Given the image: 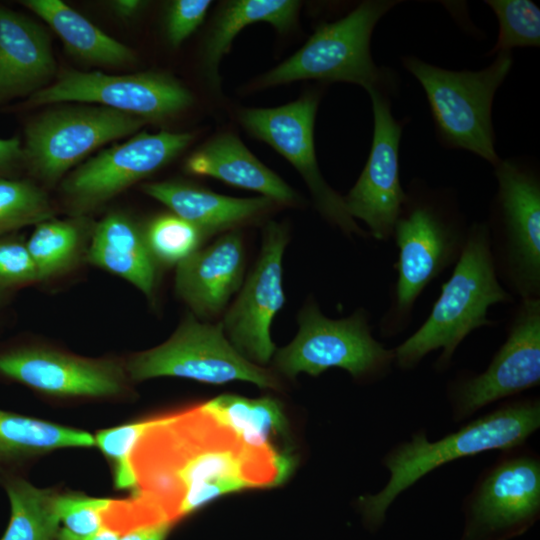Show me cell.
Segmentation results:
<instances>
[{
  "label": "cell",
  "mask_w": 540,
  "mask_h": 540,
  "mask_svg": "<svg viewBox=\"0 0 540 540\" xmlns=\"http://www.w3.org/2000/svg\"><path fill=\"white\" fill-rule=\"evenodd\" d=\"M132 464L137 493L175 523L213 499L282 483L289 466L247 447L203 405L155 417Z\"/></svg>",
  "instance_id": "cell-1"
},
{
  "label": "cell",
  "mask_w": 540,
  "mask_h": 540,
  "mask_svg": "<svg viewBox=\"0 0 540 540\" xmlns=\"http://www.w3.org/2000/svg\"><path fill=\"white\" fill-rule=\"evenodd\" d=\"M469 226L455 188L431 186L418 177L409 182L391 236L398 249L397 276L379 321L381 337L408 329L423 291L459 260Z\"/></svg>",
  "instance_id": "cell-2"
},
{
  "label": "cell",
  "mask_w": 540,
  "mask_h": 540,
  "mask_svg": "<svg viewBox=\"0 0 540 540\" xmlns=\"http://www.w3.org/2000/svg\"><path fill=\"white\" fill-rule=\"evenodd\" d=\"M539 427V398L514 397L439 440L430 441L424 429L414 432L383 456L382 465L389 472L385 486L358 498L364 522L370 529L381 526L396 498L435 469L483 452L522 446Z\"/></svg>",
  "instance_id": "cell-3"
},
{
  "label": "cell",
  "mask_w": 540,
  "mask_h": 540,
  "mask_svg": "<svg viewBox=\"0 0 540 540\" xmlns=\"http://www.w3.org/2000/svg\"><path fill=\"white\" fill-rule=\"evenodd\" d=\"M515 300L496 275L485 221L472 222L465 248L427 318L394 348V365L412 370L429 353L441 350L434 368L444 372L468 335L483 327L497 326L488 316L489 309Z\"/></svg>",
  "instance_id": "cell-4"
},
{
  "label": "cell",
  "mask_w": 540,
  "mask_h": 540,
  "mask_svg": "<svg viewBox=\"0 0 540 540\" xmlns=\"http://www.w3.org/2000/svg\"><path fill=\"white\" fill-rule=\"evenodd\" d=\"M401 63L425 92L439 143L473 153L494 166L500 157L492 107L512 69V52L497 53L489 66L477 71L445 69L414 55L402 56Z\"/></svg>",
  "instance_id": "cell-5"
},
{
  "label": "cell",
  "mask_w": 540,
  "mask_h": 540,
  "mask_svg": "<svg viewBox=\"0 0 540 540\" xmlns=\"http://www.w3.org/2000/svg\"><path fill=\"white\" fill-rule=\"evenodd\" d=\"M497 183L485 221L496 275L518 300L540 299V170L528 157L493 166Z\"/></svg>",
  "instance_id": "cell-6"
},
{
  "label": "cell",
  "mask_w": 540,
  "mask_h": 540,
  "mask_svg": "<svg viewBox=\"0 0 540 540\" xmlns=\"http://www.w3.org/2000/svg\"><path fill=\"white\" fill-rule=\"evenodd\" d=\"M400 2L366 0L343 18L321 24L295 54L266 73L259 84L314 79L352 83L365 90L378 88L393 95L398 90V75L375 64L370 42L377 23Z\"/></svg>",
  "instance_id": "cell-7"
},
{
  "label": "cell",
  "mask_w": 540,
  "mask_h": 540,
  "mask_svg": "<svg viewBox=\"0 0 540 540\" xmlns=\"http://www.w3.org/2000/svg\"><path fill=\"white\" fill-rule=\"evenodd\" d=\"M394 364V348L373 337L367 310L359 308L346 318L331 319L315 303L304 308L296 337L275 356L277 369L291 378L300 372L318 376L340 368L355 380L376 382L387 377Z\"/></svg>",
  "instance_id": "cell-8"
},
{
  "label": "cell",
  "mask_w": 540,
  "mask_h": 540,
  "mask_svg": "<svg viewBox=\"0 0 540 540\" xmlns=\"http://www.w3.org/2000/svg\"><path fill=\"white\" fill-rule=\"evenodd\" d=\"M147 122L94 104L46 109L25 128L23 162L47 183H55L96 149L135 134Z\"/></svg>",
  "instance_id": "cell-9"
},
{
  "label": "cell",
  "mask_w": 540,
  "mask_h": 540,
  "mask_svg": "<svg viewBox=\"0 0 540 540\" xmlns=\"http://www.w3.org/2000/svg\"><path fill=\"white\" fill-rule=\"evenodd\" d=\"M460 540H509L540 515V457L526 444L502 451L463 502Z\"/></svg>",
  "instance_id": "cell-10"
},
{
  "label": "cell",
  "mask_w": 540,
  "mask_h": 540,
  "mask_svg": "<svg viewBox=\"0 0 540 540\" xmlns=\"http://www.w3.org/2000/svg\"><path fill=\"white\" fill-rule=\"evenodd\" d=\"M125 369L132 381L171 376L211 384L248 381L277 388L276 378L243 357L225 335L222 323L212 325L187 317L163 344L133 355Z\"/></svg>",
  "instance_id": "cell-11"
},
{
  "label": "cell",
  "mask_w": 540,
  "mask_h": 540,
  "mask_svg": "<svg viewBox=\"0 0 540 540\" xmlns=\"http://www.w3.org/2000/svg\"><path fill=\"white\" fill-rule=\"evenodd\" d=\"M540 384V299L519 300L504 342L482 372L462 370L448 381L452 418L461 422L484 407Z\"/></svg>",
  "instance_id": "cell-12"
},
{
  "label": "cell",
  "mask_w": 540,
  "mask_h": 540,
  "mask_svg": "<svg viewBox=\"0 0 540 540\" xmlns=\"http://www.w3.org/2000/svg\"><path fill=\"white\" fill-rule=\"evenodd\" d=\"M192 102L190 91L164 73L111 75L101 71L66 70L53 83L28 97L27 105L94 104L148 123L177 115Z\"/></svg>",
  "instance_id": "cell-13"
},
{
  "label": "cell",
  "mask_w": 540,
  "mask_h": 540,
  "mask_svg": "<svg viewBox=\"0 0 540 540\" xmlns=\"http://www.w3.org/2000/svg\"><path fill=\"white\" fill-rule=\"evenodd\" d=\"M192 138L169 131L136 133L75 167L64 177L61 192L77 213L92 210L169 163Z\"/></svg>",
  "instance_id": "cell-14"
},
{
  "label": "cell",
  "mask_w": 540,
  "mask_h": 540,
  "mask_svg": "<svg viewBox=\"0 0 540 540\" xmlns=\"http://www.w3.org/2000/svg\"><path fill=\"white\" fill-rule=\"evenodd\" d=\"M318 103L316 94H306L275 108L244 109L239 118L249 133L269 144L297 169L324 218L346 234L370 236L347 213L343 197L328 185L320 172L314 147Z\"/></svg>",
  "instance_id": "cell-15"
},
{
  "label": "cell",
  "mask_w": 540,
  "mask_h": 540,
  "mask_svg": "<svg viewBox=\"0 0 540 540\" xmlns=\"http://www.w3.org/2000/svg\"><path fill=\"white\" fill-rule=\"evenodd\" d=\"M373 111V137L366 164L354 186L343 196L347 213L363 221L378 241L391 239L393 226L405 199L400 181L399 149L407 118L391 112V96L378 88L366 90Z\"/></svg>",
  "instance_id": "cell-16"
},
{
  "label": "cell",
  "mask_w": 540,
  "mask_h": 540,
  "mask_svg": "<svg viewBox=\"0 0 540 540\" xmlns=\"http://www.w3.org/2000/svg\"><path fill=\"white\" fill-rule=\"evenodd\" d=\"M286 242L285 230L269 223L257 264L222 322L230 343L252 363L266 364L275 351L270 327L285 303L282 257Z\"/></svg>",
  "instance_id": "cell-17"
},
{
  "label": "cell",
  "mask_w": 540,
  "mask_h": 540,
  "mask_svg": "<svg viewBox=\"0 0 540 540\" xmlns=\"http://www.w3.org/2000/svg\"><path fill=\"white\" fill-rule=\"evenodd\" d=\"M0 374L36 391L61 397H110L126 389L127 372L118 361L92 359L28 347L0 354Z\"/></svg>",
  "instance_id": "cell-18"
},
{
  "label": "cell",
  "mask_w": 540,
  "mask_h": 540,
  "mask_svg": "<svg viewBox=\"0 0 540 540\" xmlns=\"http://www.w3.org/2000/svg\"><path fill=\"white\" fill-rule=\"evenodd\" d=\"M55 72L48 33L26 15L0 5V106L45 88Z\"/></svg>",
  "instance_id": "cell-19"
},
{
  "label": "cell",
  "mask_w": 540,
  "mask_h": 540,
  "mask_svg": "<svg viewBox=\"0 0 540 540\" xmlns=\"http://www.w3.org/2000/svg\"><path fill=\"white\" fill-rule=\"evenodd\" d=\"M244 267L239 234L228 233L177 265V294L199 316L218 314L240 287Z\"/></svg>",
  "instance_id": "cell-20"
},
{
  "label": "cell",
  "mask_w": 540,
  "mask_h": 540,
  "mask_svg": "<svg viewBox=\"0 0 540 540\" xmlns=\"http://www.w3.org/2000/svg\"><path fill=\"white\" fill-rule=\"evenodd\" d=\"M87 260L111 272L151 297L156 284V261L143 229L127 214L111 212L93 228Z\"/></svg>",
  "instance_id": "cell-21"
},
{
  "label": "cell",
  "mask_w": 540,
  "mask_h": 540,
  "mask_svg": "<svg viewBox=\"0 0 540 540\" xmlns=\"http://www.w3.org/2000/svg\"><path fill=\"white\" fill-rule=\"evenodd\" d=\"M194 175L210 176L230 185L261 193L272 201L289 203L296 194L262 164L233 134H221L197 149L185 163Z\"/></svg>",
  "instance_id": "cell-22"
},
{
  "label": "cell",
  "mask_w": 540,
  "mask_h": 540,
  "mask_svg": "<svg viewBox=\"0 0 540 540\" xmlns=\"http://www.w3.org/2000/svg\"><path fill=\"white\" fill-rule=\"evenodd\" d=\"M203 407L251 451L294 466L287 421L276 400L221 395L204 403Z\"/></svg>",
  "instance_id": "cell-23"
},
{
  "label": "cell",
  "mask_w": 540,
  "mask_h": 540,
  "mask_svg": "<svg viewBox=\"0 0 540 540\" xmlns=\"http://www.w3.org/2000/svg\"><path fill=\"white\" fill-rule=\"evenodd\" d=\"M142 190L204 234L245 221L267 209L273 202L264 196L229 197L172 181L147 183Z\"/></svg>",
  "instance_id": "cell-24"
},
{
  "label": "cell",
  "mask_w": 540,
  "mask_h": 540,
  "mask_svg": "<svg viewBox=\"0 0 540 540\" xmlns=\"http://www.w3.org/2000/svg\"><path fill=\"white\" fill-rule=\"evenodd\" d=\"M21 4L48 24L69 54L85 63L124 66L136 60L133 50L61 0H24Z\"/></svg>",
  "instance_id": "cell-25"
},
{
  "label": "cell",
  "mask_w": 540,
  "mask_h": 540,
  "mask_svg": "<svg viewBox=\"0 0 540 540\" xmlns=\"http://www.w3.org/2000/svg\"><path fill=\"white\" fill-rule=\"evenodd\" d=\"M93 446L95 439L86 431L0 410V465L56 449Z\"/></svg>",
  "instance_id": "cell-26"
},
{
  "label": "cell",
  "mask_w": 540,
  "mask_h": 540,
  "mask_svg": "<svg viewBox=\"0 0 540 540\" xmlns=\"http://www.w3.org/2000/svg\"><path fill=\"white\" fill-rule=\"evenodd\" d=\"M293 0H235L229 1L219 13L205 48V64L210 77L215 80L223 55L243 27L266 22L278 31L292 26L300 8Z\"/></svg>",
  "instance_id": "cell-27"
},
{
  "label": "cell",
  "mask_w": 540,
  "mask_h": 540,
  "mask_svg": "<svg viewBox=\"0 0 540 540\" xmlns=\"http://www.w3.org/2000/svg\"><path fill=\"white\" fill-rule=\"evenodd\" d=\"M11 513L0 540H56L60 520L56 501L58 492L41 489L19 477H6Z\"/></svg>",
  "instance_id": "cell-28"
},
{
  "label": "cell",
  "mask_w": 540,
  "mask_h": 540,
  "mask_svg": "<svg viewBox=\"0 0 540 540\" xmlns=\"http://www.w3.org/2000/svg\"><path fill=\"white\" fill-rule=\"evenodd\" d=\"M85 219L45 220L37 225L26 242L37 281L67 272L79 259L84 240Z\"/></svg>",
  "instance_id": "cell-29"
},
{
  "label": "cell",
  "mask_w": 540,
  "mask_h": 540,
  "mask_svg": "<svg viewBox=\"0 0 540 540\" xmlns=\"http://www.w3.org/2000/svg\"><path fill=\"white\" fill-rule=\"evenodd\" d=\"M54 218L44 190L27 180L0 177V235Z\"/></svg>",
  "instance_id": "cell-30"
},
{
  "label": "cell",
  "mask_w": 540,
  "mask_h": 540,
  "mask_svg": "<svg viewBox=\"0 0 540 540\" xmlns=\"http://www.w3.org/2000/svg\"><path fill=\"white\" fill-rule=\"evenodd\" d=\"M494 12L499 32L493 48L486 54L512 52L513 48L540 46V9L530 0H487Z\"/></svg>",
  "instance_id": "cell-31"
},
{
  "label": "cell",
  "mask_w": 540,
  "mask_h": 540,
  "mask_svg": "<svg viewBox=\"0 0 540 540\" xmlns=\"http://www.w3.org/2000/svg\"><path fill=\"white\" fill-rule=\"evenodd\" d=\"M143 234L156 263L176 266L198 250L205 235L174 213L152 219L143 228Z\"/></svg>",
  "instance_id": "cell-32"
},
{
  "label": "cell",
  "mask_w": 540,
  "mask_h": 540,
  "mask_svg": "<svg viewBox=\"0 0 540 540\" xmlns=\"http://www.w3.org/2000/svg\"><path fill=\"white\" fill-rule=\"evenodd\" d=\"M154 418L131 422L97 432L95 446L111 463L115 488L137 493V481L132 464L134 449L152 425Z\"/></svg>",
  "instance_id": "cell-33"
},
{
  "label": "cell",
  "mask_w": 540,
  "mask_h": 540,
  "mask_svg": "<svg viewBox=\"0 0 540 540\" xmlns=\"http://www.w3.org/2000/svg\"><path fill=\"white\" fill-rule=\"evenodd\" d=\"M112 501L79 493H59L56 508L63 528L77 536H89L103 526Z\"/></svg>",
  "instance_id": "cell-34"
},
{
  "label": "cell",
  "mask_w": 540,
  "mask_h": 540,
  "mask_svg": "<svg viewBox=\"0 0 540 540\" xmlns=\"http://www.w3.org/2000/svg\"><path fill=\"white\" fill-rule=\"evenodd\" d=\"M37 282L26 243L16 238L0 239V294Z\"/></svg>",
  "instance_id": "cell-35"
},
{
  "label": "cell",
  "mask_w": 540,
  "mask_h": 540,
  "mask_svg": "<svg viewBox=\"0 0 540 540\" xmlns=\"http://www.w3.org/2000/svg\"><path fill=\"white\" fill-rule=\"evenodd\" d=\"M211 5L208 0H176L169 5L166 15V36L173 47H178L203 22Z\"/></svg>",
  "instance_id": "cell-36"
},
{
  "label": "cell",
  "mask_w": 540,
  "mask_h": 540,
  "mask_svg": "<svg viewBox=\"0 0 540 540\" xmlns=\"http://www.w3.org/2000/svg\"><path fill=\"white\" fill-rule=\"evenodd\" d=\"M134 509L129 501H112L107 509L103 526L89 536H77L60 528L56 540H119L120 536L136 523Z\"/></svg>",
  "instance_id": "cell-37"
},
{
  "label": "cell",
  "mask_w": 540,
  "mask_h": 540,
  "mask_svg": "<svg viewBox=\"0 0 540 540\" xmlns=\"http://www.w3.org/2000/svg\"><path fill=\"white\" fill-rule=\"evenodd\" d=\"M172 525L162 514L151 515L130 526L119 540H166Z\"/></svg>",
  "instance_id": "cell-38"
},
{
  "label": "cell",
  "mask_w": 540,
  "mask_h": 540,
  "mask_svg": "<svg viewBox=\"0 0 540 540\" xmlns=\"http://www.w3.org/2000/svg\"><path fill=\"white\" fill-rule=\"evenodd\" d=\"M23 162V147L16 138L0 139V177Z\"/></svg>",
  "instance_id": "cell-39"
},
{
  "label": "cell",
  "mask_w": 540,
  "mask_h": 540,
  "mask_svg": "<svg viewBox=\"0 0 540 540\" xmlns=\"http://www.w3.org/2000/svg\"><path fill=\"white\" fill-rule=\"evenodd\" d=\"M108 5L116 16L122 19H130L141 12L146 2L139 0H114L108 2Z\"/></svg>",
  "instance_id": "cell-40"
}]
</instances>
